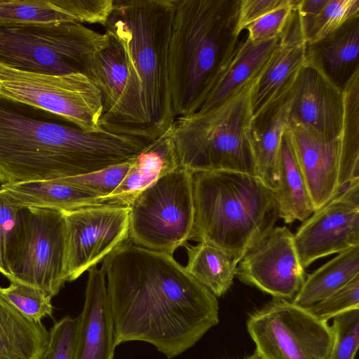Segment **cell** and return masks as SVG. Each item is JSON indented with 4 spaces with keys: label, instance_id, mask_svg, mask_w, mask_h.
<instances>
[{
    "label": "cell",
    "instance_id": "cell-1",
    "mask_svg": "<svg viewBox=\"0 0 359 359\" xmlns=\"http://www.w3.org/2000/svg\"><path fill=\"white\" fill-rule=\"evenodd\" d=\"M101 267L116 346L144 341L172 358L219 323L217 297L172 255L123 243Z\"/></svg>",
    "mask_w": 359,
    "mask_h": 359
},
{
    "label": "cell",
    "instance_id": "cell-2",
    "mask_svg": "<svg viewBox=\"0 0 359 359\" xmlns=\"http://www.w3.org/2000/svg\"><path fill=\"white\" fill-rule=\"evenodd\" d=\"M143 138L84 130L47 110L0 95V183L96 172L137 156Z\"/></svg>",
    "mask_w": 359,
    "mask_h": 359
},
{
    "label": "cell",
    "instance_id": "cell-3",
    "mask_svg": "<svg viewBox=\"0 0 359 359\" xmlns=\"http://www.w3.org/2000/svg\"><path fill=\"white\" fill-rule=\"evenodd\" d=\"M175 0H114L105 32L123 47L128 67L124 90L100 119L109 132L152 141L173 124L168 45Z\"/></svg>",
    "mask_w": 359,
    "mask_h": 359
},
{
    "label": "cell",
    "instance_id": "cell-4",
    "mask_svg": "<svg viewBox=\"0 0 359 359\" xmlns=\"http://www.w3.org/2000/svg\"><path fill=\"white\" fill-rule=\"evenodd\" d=\"M240 0H175L168 74L175 118L196 113L240 43Z\"/></svg>",
    "mask_w": 359,
    "mask_h": 359
},
{
    "label": "cell",
    "instance_id": "cell-5",
    "mask_svg": "<svg viewBox=\"0 0 359 359\" xmlns=\"http://www.w3.org/2000/svg\"><path fill=\"white\" fill-rule=\"evenodd\" d=\"M194 219L190 239L239 262L279 218L273 191L256 176L233 171L192 173Z\"/></svg>",
    "mask_w": 359,
    "mask_h": 359
},
{
    "label": "cell",
    "instance_id": "cell-6",
    "mask_svg": "<svg viewBox=\"0 0 359 359\" xmlns=\"http://www.w3.org/2000/svg\"><path fill=\"white\" fill-rule=\"evenodd\" d=\"M268 62L218 105L175 118L171 130L181 168L191 173L227 170L255 176L252 98Z\"/></svg>",
    "mask_w": 359,
    "mask_h": 359
},
{
    "label": "cell",
    "instance_id": "cell-7",
    "mask_svg": "<svg viewBox=\"0 0 359 359\" xmlns=\"http://www.w3.org/2000/svg\"><path fill=\"white\" fill-rule=\"evenodd\" d=\"M109 41L77 22L0 25V62L51 75L81 74L89 79L97 53Z\"/></svg>",
    "mask_w": 359,
    "mask_h": 359
},
{
    "label": "cell",
    "instance_id": "cell-8",
    "mask_svg": "<svg viewBox=\"0 0 359 359\" xmlns=\"http://www.w3.org/2000/svg\"><path fill=\"white\" fill-rule=\"evenodd\" d=\"M194 219L192 173L180 167L132 201L128 238L135 245L172 255L190 239Z\"/></svg>",
    "mask_w": 359,
    "mask_h": 359
},
{
    "label": "cell",
    "instance_id": "cell-9",
    "mask_svg": "<svg viewBox=\"0 0 359 359\" xmlns=\"http://www.w3.org/2000/svg\"><path fill=\"white\" fill-rule=\"evenodd\" d=\"M0 95L57 114L84 130L102 129L101 92L83 74L33 73L0 62Z\"/></svg>",
    "mask_w": 359,
    "mask_h": 359
},
{
    "label": "cell",
    "instance_id": "cell-10",
    "mask_svg": "<svg viewBox=\"0 0 359 359\" xmlns=\"http://www.w3.org/2000/svg\"><path fill=\"white\" fill-rule=\"evenodd\" d=\"M247 330L260 359H327L333 338L327 322L276 298L249 316Z\"/></svg>",
    "mask_w": 359,
    "mask_h": 359
},
{
    "label": "cell",
    "instance_id": "cell-11",
    "mask_svg": "<svg viewBox=\"0 0 359 359\" xmlns=\"http://www.w3.org/2000/svg\"><path fill=\"white\" fill-rule=\"evenodd\" d=\"M65 260L62 212L29 208L24 242L8 280L39 287L53 297L67 282Z\"/></svg>",
    "mask_w": 359,
    "mask_h": 359
},
{
    "label": "cell",
    "instance_id": "cell-12",
    "mask_svg": "<svg viewBox=\"0 0 359 359\" xmlns=\"http://www.w3.org/2000/svg\"><path fill=\"white\" fill-rule=\"evenodd\" d=\"M62 212L67 281L77 279L128 238L129 206L104 204Z\"/></svg>",
    "mask_w": 359,
    "mask_h": 359
},
{
    "label": "cell",
    "instance_id": "cell-13",
    "mask_svg": "<svg viewBox=\"0 0 359 359\" xmlns=\"http://www.w3.org/2000/svg\"><path fill=\"white\" fill-rule=\"evenodd\" d=\"M294 244L304 269L318 259L359 246V180L305 220Z\"/></svg>",
    "mask_w": 359,
    "mask_h": 359
},
{
    "label": "cell",
    "instance_id": "cell-14",
    "mask_svg": "<svg viewBox=\"0 0 359 359\" xmlns=\"http://www.w3.org/2000/svg\"><path fill=\"white\" fill-rule=\"evenodd\" d=\"M236 276L276 299L292 300L305 280L294 234L286 226L273 227L248 250Z\"/></svg>",
    "mask_w": 359,
    "mask_h": 359
},
{
    "label": "cell",
    "instance_id": "cell-15",
    "mask_svg": "<svg viewBox=\"0 0 359 359\" xmlns=\"http://www.w3.org/2000/svg\"><path fill=\"white\" fill-rule=\"evenodd\" d=\"M343 115L342 88L326 73L314 48L308 46L294 85L290 122L334 139L339 135Z\"/></svg>",
    "mask_w": 359,
    "mask_h": 359
},
{
    "label": "cell",
    "instance_id": "cell-16",
    "mask_svg": "<svg viewBox=\"0 0 359 359\" xmlns=\"http://www.w3.org/2000/svg\"><path fill=\"white\" fill-rule=\"evenodd\" d=\"M285 135L304 175L315 210H317L338 195L339 136L330 139L309 127L292 122H289Z\"/></svg>",
    "mask_w": 359,
    "mask_h": 359
},
{
    "label": "cell",
    "instance_id": "cell-17",
    "mask_svg": "<svg viewBox=\"0 0 359 359\" xmlns=\"http://www.w3.org/2000/svg\"><path fill=\"white\" fill-rule=\"evenodd\" d=\"M83 310L78 316L74 359H114L115 329L102 267L88 269Z\"/></svg>",
    "mask_w": 359,
    "mask_h": 359
},
{
    "label": "cell",
    "instance_id": "cell-18",
    "mask_svg": "<svg viewBox=\"0 0 359 359\" xmlns=\"http://www.w3.org/2000/svg\"><path fill=\"white\" fill-rule=\"evenodd\" d=\"M308 45L294 11L259 81L252 98L253 116L281 97L304 64Z\"/></svg>",
    "mask_w": 359,
    "mask_h": 359
},
{
    "label": "cell",
    "instance_id": "cell-19",
    "mask_svg": "<svg viewBox=\"0 0 359 359\" xmlns=\"http://www.w3.org/2000/svg\"><path fill=\"white\" fill-rule=\"evenodd\" d=\"M294 83L281 97L253 116L252 122L250 144L255 176L272 191L277 187L280 147L290 122Z\"/></svg>",
    "mask_w": 359,
    "mask_h": 359
},
{
    "label": "cell",
    "instance_id": "cell-20",
    "mask_svg": "<svg viewBox=\"0 0 359 359\" xmlns=\"http://www.w3.org/2000/svg\"><path fill=\"white\" fill-rule=\"evenodd\" d=\"M180 167L170 127L135 157L128 174L109 198L118 205L129 206L139 194Z\"/></svg>",
    "mask_w": 359,
    "mask_h": 359
},
{
    "label": "cell",
    "instance_id": "cell-21",
    "mask_svg": "<svg viewBox=\"0 0 359 359\" xmlns=\"http://www.w3.org/2000/svg\"><path fill=\"white\" fill-rule=\"evenodd\" d=\"M0 188L18 203L28 208L68 211L81 208L114 204L87 190L70 186L59 180L1 184ZM116 205V204H114Z\"/></svg>",
    "mask_w": 359,
    "mask_h": 359
},
{
    "label": "cell",
    "instance_id": "cell-22",
    "mask_svg": "<svg viewBox=\"0 0 359 359\" xmlns=\"http://www.w3.org/2000/svg\"><path fill=\"white\" fill-rule=\"evenodd\" d=\"M280 41L279 38L252 43L241 41L230 62L196 113H203L227 99L258 73L267 63Z\"/></svg>",
    "mask_w": 359,
    "mask_h": 359
},
{
    "label": "cell",
    "instance_id": "cell-23",
    "mask_svg": "<svg viewBox=\"0 0 359 359\" xmlns=\"http://www.w3.org/2000/svg\"><path fill=\"white\" fill-rule=\"evenodd\" d=\"M1 288L0 359H39L48 345L49 331L13 306Z\"/></svg>",
    "mask_w": 359,
    "mask_h": 359
},
{
    "label": "cell",
    "instance_id": "cell-24",
    "mask_svg": "<svg viewBox=\"0 0 359 359\" xmlns=\"http://www.w3.org/2000/svg\"><path fill=\"white\" fill-rule=\"evenodd\" d=\"M279 217L286 224L304 222L316 210L304 175L283 134L278 160V182L273 191Z\"/></svg>",
    "mask_w": 359,
    "mask_h": 359
},
{
    "label": "cell",
    "instance_id": "cell-25",
    "mask_svg": "<svg viewBox=\"0 0 359 359\" xmlns=\"http://www.w3.org/2000/svg\"><path fill=\"white\" fill-rule=\"evenodd\" d=\"M344 115L339 135L340 158L337 194L359 180V66L342 88Z\"/></svg>",
    "mask_w": 359,
    "mask_h": 359
},
{
    "label": "cell",
    "instance_id": "cell-26",
    "mask_svg": "<svg viewBox=\"0 0 359 359\" xmlns=\"http://www.w3.org/2000/svg\"><path fill=\"white\" fill-rule=\"evenodd\" d=\"M359 276V246L351 248L309 275L292 300L308 309Z\"/></svg>",
    "mask_w": 359,
    "mask_h": 359
},
{
    "label": "cell",
    "instance_id": "cell-27",
    "mask_svg": "<svg viewBox=\"0 0 359 359\" xmlns=\"http://www.w3.org/2000/svg\"><path fill=\"white\" fill-rule=\"evenodd\" d=\"M188 273L207 287L215 297L224 295L231 287L238 262L222 249L207 243L185 245Z\"/></svg>",
    "mask_w": 359,
    "mask_h": 359
},
{
    "label": "cell",
    "instance_id": "cell-28",
    "mask_svg": "<svg viewBox=\"0 0 359 359\" xmlns=\"http://www.w3.org/2000/svg\"><path fill=\"white\" fill-rule=\"evenodd\" d=\"M106 33L109 36V41L97 53L90 79L102 94V116L107 115L114 109L128 79V67L123 47L114 36Z\"/></svg>",
    "mask_w": 359,
    "mask_h": 359
},
{
    "label": "cell",
    "instance_id": "cell-29",
    "mask_svg": "<svg viewBox=\"0 0 359 359\" xmlns=\"http://www.w3.org/2000/svg\"><path fill=\"white\" fill-rule=\"evenodd\" d=\"M29 208L0 188V273L9 279L24 242Z\"/></svg>",
    "mask_w": 359,
    "mask_h": 359
},
{
    "label": "cell",
    "instance_id": "cell-30",
    "mask_svg": "<svg viewBox=\"0 0 359 359\" xmlns=\"http://www.w3.org/2000/svg\"><path fill=\"white\" fill-rule=\"evenodd\" d=\"M311 46L331 79L332 76L344 75L350 67L355 63L358 64V18L351 20L333 35Z\"/></svg>",
    "mask_w": 359,
    "mask_h": 359
},
{
    "label": "cell",
    "instance_id": "cell-31",
    "mask_svg": "<svg viewBox=\"0 0 359 359\" xmlns=\"http://www.w3.org/2000/svg\"><path fill=\"white\" fill-rule=\"evenodd\" d=\"M75 22L51 0H0V25Z\"/></svg>",
    "mask_w": 359,
    "mask_h": 359
},
{
    "label": "cell",
    "instance_id": "cell-32",
    "mask_svg": "<svg viewBox=\"0 0 359 359\" xmlns=\"http://www.w3.org/2000/svg\"><path fill=\"white\" fill-rule=\"evenodd\" d=\"M358 17V0H327L306 36L307 45L320 43Z\"/></svg>",
    "mask_w": 359,
    "mask_h": 359
},
{
    "label": "cell",
    "instance_id": "cell-33",
    "mask_svg": "<svg viewBox=\"0 0 359 359\" xmlns=\"http://www.w3.org/2000/svg\"><path fill=\"white\" fill-rule=\"evenodd\" d=\"M1 292L6 299L23 316L32 321L40 323L53 313L52 297L43 290L17 281H11Z\"/></svg>",
    "mask_w": 359,
    "mask_h": 359
},
{
    "label": "cell",
    "instance_id": "cell-34",
    "mask_svg": "<svg viewBox=\"0 0 359 359\" xmlns=\"http://www.w3.org/2000/svg\"><path fill=\"white\" fill-rule=\"evenodd\" d=\"M134 158L96 172L57 180L70 186L94 193L103 198L110 199V196L119 187L130 170ZM110 200L116 204L113 199Z\"/></svg>",
    "mask_w": 359,
    "mask_h": 359
},
{
    "label": "cell",
    "instance_id": "cell-35",
    "mask_svg": "<svg viewBox=\"0 0 359 359\" xmlns=\"http://www.w3.org/2000/svg\"><path fill=\"white\" fill-rule=\"evenodd\" d=\"M332 343L327 359H354L359 345V309L332 318Z\"/></svg>",
    "mask_w": 359,
    "mask_h": 359
},
{
    "label": "cell",
    "instance_id": "cell-36",
    "mask_svg": "<svg viewBox=\"0 0 359 359\" xmlns=\"http://www.w3.org/2000/svg\"><path fill=\"white\" fill-rule=\"evenodd\" d=\"M307 309L325 322L346 311L359 309V276Z\"/></svg>",
    "mask_w": 359,
    "mask_h": 359
},
{
    "label": "cell",
    "instance_id": "cell-37",
    "mask_svg": "<svg viewBox=\"0 0 359 359\" xmlns=\"http://www.w3.org/2000/svg\"><path fill=\"white\" fill-rule=\"evenodd\" d=\"M78 317L65 316L49 331L48 345L39 359H74Z\"/></svg>",
    "mask_w": 359,
    "mask_h": 359
},
{
    "label": "cell",
    "instance_id": "cell-38",
    "mask_svg": "<svg viewBox=\"0 0 359 359\" xmlns=\"http://www.w3.org/2000/svg\"><path fill=\"white\" fill-rule=\"evenodd\" d=\"M294 11V0L254 21L245 29L252 43H261L279 38L284 32Z\"/></svg>",
    "mask_w": 359,
    "mask_h": 359
},
{
    "label": "cell",
    "instance_id": "cell-39",
    "mask_svg": "<svg viewBox=\"0 0 359 359\" xmlns=\"http://www.w3.org/2000/svg\"><path fill=\"white\" fill-rule=\"evenodd\" d=\"M291 0H240L235 32L237 36L250 24Z\"/></svg>",
    "mask_w": 359,
    "mask_h": 359
},
{
    "label": "cell",
    "instance_id": "cell-40",
    "mask_svg": "<svg viewBox=\"0 0 359 359\" xmlns=\"http://www.w3.org/2000/svg\"><path fill=\"white\" fill-rule=\"evenodd\" d=\"M326 1L327 0H294L295 11L305 40L313 21L321 11Z\"/></svg>",
    "mask_w": 359,
    "mask_h": 359
},
{
    "label": "cell",
    "instance_id": "cell-41",
    "mask_svg": "<svg viewBox=\"0 0 359 359\" xmlns=\"http://www.w3.org/2000/svg\"><path fill=\"white\" fill-rule=\"evenodd\" d=\"M244 359H260V358L255 353L254 354H252L247 358H245Z\"/></svg>",
    "mask_w": 359,
    "mask_h": 359
}]
</instances>
